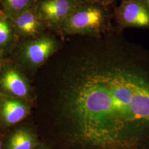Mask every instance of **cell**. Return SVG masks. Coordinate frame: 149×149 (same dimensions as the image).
Here are the masks:
<instances>
[{
  "label": "cell",
  "mask_w": 149,
  "mask_h": 149,
  "mask_svg": "<svg viewBox=\"0 0 149 149\" xmlns=\"http://www.w3.org/2000/svg\"><path fill=\"white\" fill-rule=\"evenodd\" d=\"M60 106L81 142L127 149L149 134V53L118 34L80 36Z\"/></svg>",
  "instance_id": "obj_1"
},
{
  "label": "cell",
  "mask_w": 149,
  "mask_h": 149,
  "mask_svg": "<svg viewBox=\"0 0 149 149\" xmlns=\"http://www.w3.org/2000/svg\"><path fill=\"white\" fill-rule=\"evenodd\" d=\"M65 31L79 36H98L106 32L109 19L98 3L80 6L63 21Z\"/></svg>",
  "instance_id": "obj_2"
},
{
  "label": "cell",
  "mask_w": 149,
  "mask_h": 149,
  "mask_svg": "<svg viewBox=\"0 0 149 149\" xmlns=\"http://www.w3.org/2000/svg\"><path fill=\"white\" fill-rule=\"evenodd\" d=\"M116 17L124 27H149V10L142 0L123 1L116 10Z\"/></svg>",
  "instance_id": "obj_3"
},
{
  "label": "cell",
  "mask_w": 149,
  "mask_h": 149,
  "mask_svg": "<svg viewBox=\"0 0 149 149\" xmlns=\"http://www.w3.org/2000/svg\"><path fill=\"white\" fill-rule=\"evenodd\" d=\"M76 7L71 0H47L40 6V11L46 19L52 22L63 21Z\"/></svg>",
  "instance_id": "obj_4"
},
{
  "label": "cell",
  "mask_w": 149,
  "mask_h": 149,
  "mask_svg": "<svg viewBox=\"0 0 149 149\" xmlns=\"http://www.w3.org/2000/svg\"><path fill=\"white\" fill-rule=\"evenodd\" d=\"M55 48L56 43L53 39L42 38L29 45L26 48L25 55L30 62L39 65L48 59Z\"/></svg>",
  "instance_id": "obj_5"
},
{
  "label": "cell",
  "mask_w": 149,
  "mask_h": 149,
  "mask_svg": "<svg viewBox=\"0 0 149 149\" xmlns=\"http://www.w3.org/2000/svg\"><path fill=\"white\" fill-rule=\"evenodd\" d=\"M1 83L6 90L16 96L23 97L27 95L28 89L26 83L18 73L14 70L7 71L2 78Z\"/></svg>",
  "instance_id": "obj_6"
},
{
  "label": "cell",
  "mask_w": 149,
  "mask_h": 149,
  "mask_svg": "<svg viewBox=\"0 0 149 149\" xmlns=\"http://www.w3.org/2000/svg\"><path fill=\"white\" fill-rule=\"evenodd\" d=\"M26 114V107L20 102L8 100L3 105L2 114L8 124L19 122L25 117Z\"/></svg>",
  "instance_id": "obj_7"
},
{
  "label": "cell",
  "mask_w": 149,
  "mask_h": 149,
  "mask_svg": "<svg viewBox=\"0 0 149 149\" xmlns=\"http://www.w3.org/2000/svg\"><path fill=\"white\" fill-rule=\"evenodd\" d=\"M16 26L19 32L26 34H33L38 32L40 23L35 14L26 11L17 17Z\"/></svg>",
  "instance_id": "obj_8"
},
{
  "label": "cell",
  "mask_w": 149,
  "mask_h": 149,
  "mask_svg": "<svg viewBox=\"0 0 149 149\" xmlns=\"http://www.w3.org/2000/svg\"><path fill=\"white\" fill-rule=\"evenodd\" d=\"M33 139L32 136L24 130H18L10 140L8 149H32Z\"/></svg>",
  "instance_id": "obj_9"
},
{
  "label": "cell",
  "mask_w": 149,
  "mask_h": 149,
  "mask_svg": "<svg viewBox=\"0 0 149 149\" xmlns=\"http://www.w3.org/2000/svg\"><path fill=\"white\" fill-rule=\"evenodd\" d=\"M11 29L6 22L0 20V45L7 43L11 37Z\"/></svg>",
  "instance_id": "obj_10"
},
{
  "label": "cell",
  "mask_w": 149,
  "mask_h": 149,
  "mask_svg": "<svg viewBox=\"0 0 149 149\" xmlns=\"http://www.w3.org/2000/svg\"><path fill=\"white\" fill-rule=\"evenodd\" d=\"M11 9L15 11H22L30 5L31 0H5Z\"/></svg>",
  "instance_id": "obj_11"
},
{
  "label": "cell",
  "mask_w": 149,
  "mask_h": 149,
  "mask_svg": "<svg viewBox=\"0 0 149 149\" xmlns=\"http://www.w3.org/2000/svg\"><path fill=\"white\" fill-rule=\"evenodd\" d=\"M90 2L93 3H106L108 2L109 1V0H89Z\"/></svg>",
  "instance_id": "obj_12"
},
{
  "label": "cell",
  "mask_w": 149,
  "mask_h": 149,
  "mask_svg": "<svg viewBox=\"0 0 149 149\" xmlns=\"http://www.w3.org/2000/svg\"><path fill=\"white\" fill-rule=\"evenodd\" d=\"M149 10V0H142Z\"/></svg>",
  "instance_id": "obj_13"
},
{
  "label": "cell",
  "mask_w": 149,
  "mask_h": 149,
  "mask_svg": "<svg viewBox=\"0 0 149 149\" xmlns=\"http://www.w3.org/2000/svg\"><path fill=\"white\" fill-rule=\"evenodd\" d=\"M1 148H2V144H1V142L0 141V149H1Z\"/></svg>",
  "instance_id": "obj_14"
}]
</instances>
